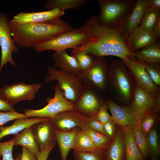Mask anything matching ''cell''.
I'll return each mask as SVG.
<instances>
[{
  "instance_id": "6da1fadb",
  "label": "cell",
  "mask_w": 160,
  "mask_h": 160,
  "mask_svg": "<svg viewBox=\"0 0 160 160\" xmlns=\"http://www.w3.org/2000/svg\"><path fill=\"white\" fill-rule=\"evenodd\" d=\"M79 29L88 36L87 41L80 46L86 53L94 57L111 55L126 60L137 59L124 25L112 28L102 26L98 23L97 16L93 15Z\"/></svg>"
},
{
  "instance_id": "7a4b0ae2",
  "label": "cell",
  "mask_w": 160,
  "mask_h": 160,
  "mask_svg": "<svg viewBox=\"0 0 160 160\" xmlns=\"http://www.w3.org/2000/svg\"><path fill=\"white\" fill-rule=\"evenodd\" d=\"M9 24L14 42L18 47L25 48L47 41L73 29L70 24L61 20L53 23L20 24L11 20Z\"/></svg>"
},
{
  "instance_id": "3957f363",
  "label": "cell",
  "mask_w": 160,
  "mask_h": 160,
  "mask_svg": "<svg viewBox=\"0 0 160 160\" xmlns=\"http://www.w3.org/2000/svg\"><path fill=\"white\" fill-rule=\"evenodd\" d=\"M136 0H97L100 12L97 16L101 26L109 28L124 25L136 4Z\"/></svg>"
},
{
  "instance_id": "277c9868",
  "label": "cell",
  "mask_w": 160,
  "mask_h": 160,
  "mask_svg": "<svg viewBox=\"0 0 160 160\" xmlns=\"http://www.w3.org/2000/svg\"><path fill=\"white\" fill-rule=\"evenodd\" d=\"M108 76L110 88L117 97L125 103L132 101L135 83L123 63L113 60L109 67Z\"/></svg>"
},
{
  "instance_id": "5b68a950",
  "label": "cell",
  "mask_w": 160,
  "mask_h": 160,
  "mask_svg": "<svg viewBox=\"0 0 160 160\" xmlns=\"http://www.w3.org/2000/svg\"><path fill=\"white\" fill-rule=\"evenodd\" d=\"M47 73L45 77L46 82L56 80L57 86L65 98L74 105L79 99L83 88L80 77L56 69L51 66L47 67Z\"/></svg>"
},
{
  "instance_id": "8992f818",
  "label": "cell",
  "mask_w": 160,
  "mask_h": 160,
  "mask_svg": "<svg viewBox=\"0 0 160 160\" xmlns=\"http://www.w3.org/2000/svg\"><path fill=\"white\" fill-rule=\"evenodd\" d=\"M88 39V35L84 31L79 28L73 29L47 41L35 45L33 47L38 52L48 50L57 52L69 48H75L85 44Z\"/></svg>"
},
{
  "instance_id": "52a82bcc",
  "label": "cell",
  "mask_w": 160,
  "mask_h": 160,
  "mask_svg": "<svg viewBox=\"0 0 160 160\" xmlns=\"http://www.w3.org/2000/svg\"><path fill=\"white\" fill-rule=\"evenodd\" d=\"M109 65L104 57H94L91 67L80 75L83 84L89 85L100 92L105 90L109 84Z\"/></svg>"
},
{
  "instance_id": "ba28073f",
  "label": "cell",
  "mask_w": 160,
  "mask_h": 160,
  "mask_svg": "<svg viewBox=\"0 0 160 160\" xmlns=\"http://www.w3.org/2000/svg\"><path fill=\"white\" fill-rule=\"evenodd\" d=\"M53 98L46 99L47 104L39 110L25 109L23 111L26 116L29 117H42L51 118L62 111L74 108V105L67 100L56 84L55 87Z\"/></svg>"
},
{
  "instance_id": "9c48e42d",
  "label": "cell",
  "mask_w": 160,
  "mask_h": 160,
  "mask_svg": "<svg viewBox=\"0 0 160 160\" xmlns=\"http://www.w3.org/2000/svg\"><path fill=\"white\" fill-rule=\"evenodd\" d=\"M9 20L7 15L0 12V47L1 56L0 64V75L4 65L9 62L12 66H16L12 57V52L19 51L18 47L14 42L11 33Z\"/></svg>"
},
{
  "instance_id": "30bf717a",
  "label": "cell",
  "mask_w": 160,
  "mask_h": 160,
  "mask_svg": "<svg viewBox=\"0 0 160 160\" xmlns=\"http://www.w3.org/2000/svg\"><path fill=\"white\" fill-rule=\"evenodd\" d=\"M41 86L39 84H26L23 82L4 85L0 88V95L13 106L20 101L33 99Z\"/></svg>"
},
{
  "instance_id": "8fae6325",
  "label": "cell",
  "mask_w": 160,
  "mask_h": 160,
  "mask_svg": "<svg viewBox=\"0 0 160 160\" xmlns=\"http://www.w3.org/2000/svg\"><path fill=\"white\" fill-rule=\"evenodd\" d=\"M83 84L80 97L74 105V109L86 117L95 115L105 101L96 89L89 85Z\"/></svg>"
},
{
  "instance_id": "7c38bea8",
  "label": "cell",
  "mask_w": 160,
  "mask_h": 160,
  "mask_svg": "<svg viewBox=\"0 0 160 160\" xmlns=\"http://www.w3.org/2000/svg\"><path fill=\"white\" fill-rule=\"evenodd\" d=\"M157 96L135 84L132 99L129 107L138 124L145 115L152 111Z\"/></svg>"
},
{
  "instance_id": "4fadbf2b",
  "label": "cell",
  "mask_w": 160,
  "mask_h": 160,
  "mask_svg": "<svg viewBox=\"0 0 160 160\" xmlns=\"http://www.w3.org/2000/svg\"><path fill=\"white\" fill-rule=\"evenodd\" d=\"M121 61L127 68L135 84L155 96L160 95L159 87L153 83L145 70V63L137 59L127 60L121 59Z\"/></svg>"
},
{
  "instance_id": "5bb4252c",
  "label": "cell",
  "mask_w": 160,
  "mask_h": 160,
  "mask_svg": "<svg viewBox=\"0 0 160 160\" xmlns=\"http://www.w3.org/2000/svg\"><path fill=\"white\" fill-rule=\"evenodd\" d=\"M64 14V11L57 8L38 12H21L15 15L12 20L20 24L53 23L60 21Z\"/></svg>"
},
{
  "instance_id": "9a60e30c",
  "label": "cell",
  "mask_w": 160,
  "mask_h": 160,
  "mask_svg": "<svg viewBox=\"0 0 160 160\" xmlns=\"http://www.w3.org/2000/svg\"><path fill=\"white\" fill-rule=\"evenodd\" d=\"M86 117L74 108L61 112L50 119L55 130L67 132L80 128L86 123Z\"/></svg>"
},
{
  "instance_id": "2e32d148",
  "label": "cell",
  "mask_w": 160,
  "mask_h": 160,
  "mask_svg": "<svg viewBox=\"0 0 160 160\" xmlns=\"http://www.w3.org/2000/svg\"><path fill=\"white\" fill-rule=\"evenodd\" d=\"M33 130L40 151H44L56 144L55 129L50 118L33 124Z\"/></svg>"
},
{
  "instance_id": "e0dca14e",
  "label": "cell",
  "mask_w": 160,
  "mask_h": 160,
  "mask_svg": "<svg viewBox=\"0 0 160 160\" xmlns=\"http://www.w3.org/2000/svg\"><path fill=\"white\" fill-rule=\"evenodd\" d=\"M105 103L111 114L112 119L116 125L123 128L134 127L138 124L129 106L121 107L111 100Z\"/></svg>"
},
{
  "instance_id": "ac0fdd59",
  "label": "cell",
  "mask_w": 160,
  "mask_h": 160,
  "mask_svg": "<svg viewBox=\"0 0 160 160\" xmlns=\"http://www.w3.org/2000/svg\"><path fill=\"white\" fill-rule=\"evenodd\" d=\"M129 42L133 52L142 48L160 41L153 33L139 26L128 35Z\"/></svg>"
},
{
  "instance_id": "d6986e66",
  "label": "cell",
  "mask_w": 160,
  "mask_h": 160,
  "mask_svg": "<svg viewBox=\"0 0 160 160\" xmlns=\"http://www.w3.org/2000/svg\"><path fill=\"white\" fill-rule=\"evenodd\" d=\"M114 137L104 151V160H125V150L122 128L116 125Z\"/></svg>"
},
{
  "instance_id": "ffe728a7",
  "label": "cell",
  "mask_w": 160,
  "mask_h": 160,
  "mask_svg": "<svg viewBox=\"0 0 160 160\" xmlns=\"http://www.w3.org/2000/svg\"><path fill=\"white\" fill-rule=\"evenodd\" d=\"M52 56L55 61L54 68L58 67L60 70L67 73L79 76V68L76 60L73 56L69 55L66 50L55 52Z\"/></svg>"
},
{
  "instance_id": "44dd1931",
  "label": "cell",
  "mask_w": 160,
  "mask_h": 160,
  "mask_svg": "<svg viewBox=\"0 0 160 160\" xmlns=\"http://www.w3.org/2000/svg\"><path fill=\"white\" fill-rule=\"evenodd\" d=\"M125 150V160H145L135 140L133 127L122 128Z\"/></svg>"
},
{
  "instance_id": "7402d4cb",
  "label": "cell",
  "mask_w": 160,
  "mask_h": 160,
  "mask_svg": "<svg viewBox=\"0 0 160 160\" xmlns=\"http://www.w3.org/2000/svg\"><path fill=\"white\" fill-rule=\"evenodd\" d=\"M48 118L33 117L31 118H17L15 119L13 123L8 126L0 127V142L4 137L18 133L28 127L39 122L44 121Z\"/></svg>"
},
{
  "instance_id": "603a6c76",
  "label": "cell",
  "mask_w": 160,
  "mask_h": 160,
  "mask_svg": "<svg viewBox=\"0 0 160 160\" xmlns=\"http://www.w3.org/2000/svg\"><path fill=\"white\" fill-rule=\"evenodd\" d=\"M33 125L25 129L20 133L14 135V146L20 145L25 148L37 156L40 150L33 134Z\"/></svg>"
},
{
  "instance_id": "cb8c5ba5",
  "label": "cell",
  "mask_w": 160,
  "mask_h": 160,
  "mask_svg": "<svg viewBox=\"0 0 160 160\" xmlns=\"http://www.w3.org/2000/svg\"><path fill=\"white\" fill-rule=\"evenodd\" d=\"M147 5L146 0L136 1L135 6L124 25V29L128 35L140 24Z\"/></svg>"
},
{
  "instance_id": "d4e9b609",
  "label": "cell",
  "mask_w": 160,
  "mask_h": 160,
  "mask_svg": "<svg viewBox=\"0 0 160 160\" xmlns=\"http://www.w3.org/2000/svg\"><path fill=\"white\" fill-rule=\"evenodd\" d=\"M80 129V127H78L67 132L55 129V140L59 146L62 160H66L67 155L72 149L75 136Z\"/></svg>"
},
{
  "instance_id": "484cf974",
  "label": "cell",
  "mask_w": 160,
  "mask_h": 160,
  "mask_svg": "<svg viewBox=\"0 0 160 160\" xmlns=\"http://www.w3.org/2000/svg\"><path fill=\"white\" fill-rule=\"evenodd\" d=\"M138 60L147 63H160V43L158 41L135 52Z\"/></svg>"
},
{
  "instance_id": "4316f807",
  "label": "cell",
  "mask_w": 160,
  "mask_h": 160,
  "mask_svg": "<svg viewBox=\"0 0 160 160\" xmlns=\"http://www.w3.org/2000/svg\"><path fill=\"white\" fill-rule=\"evenodd\" d=\"M72 149L81 152H91L97 149L90 136L81 129L75 136Z\"/></svg>"
},
{
  "instance_id": "83f0119b",
  "label": "cell",
  "mask_w": 160,
  "mask_h": 160,
  "mask_svg": "<svg viewBox=\"0 0 160 160\" xmlns=\"http://www.w3.org/2000/svg\"><path fill=\"white\" fill-rule=\"evenodd\" d=\"M80 128L90 136L97 149L103 152L108 147L112 141L103 134L89 127L86 123L83 124Z\"/></svg>"
},
{
  "instance_id": "f1b7e54d",
  "label": "cell",
  "mask_w": 160,
  "mask_h": 160,
  "mask_svg": "<svg viewBox=\"0 0 160 160\" xmlns=\"http://www.w3.org/2000/svg\"><path fill=\"white\" fill-rule=\"evenodd\" d=\"M87 0H48L43 6L49 10L58 8L64 11L67 9H77L85 4Z\"/></svg>"
},
{
  "instance_id": "f546056e",
  "label": "cell",
  "mask_w": 160,
  "mask_h": 160,
  "mask_svg": "<svg viewBox=\"0 0 160 160\" xmlns=\"http://www.w3.org/2000/svg\"><path fill=\"white\" fill-rule=\"evenodd\" d=\"M70 55L75 59L79 65L80 75L88 70L92 65L94 58L92 55L88 54L84 51L80 46L72 49Z\"/></svg>"
},
{
  "instance_id": "4dcf8cb0",
  "label": "cell",
  "mask_w": 160,
  "mask_h": 160,
  "mask_svg": "<svg viewBox=\"0 0 160 160\" xmlns=\"http://www.w3.org/2000/svg\"><path fill=\"white\" fill-rule=\"evenodd\" d=\"M159 19L160 10L153 8L147 4L144 15L140 24V26L153 33L157 23Z\"/></svg>"
},
{
  "instance_id": "1f68e13d",
  "label": "cell",
  "mask_w": 160,
  "mask_h": 160,
  "mask_svg": "<svg viewBox=\"0 0 160 160\" xmlns=\"http://www.w3.org/2000/svg\"><path fill=\"white\" fill-rule=\"evenodd\" d=\"M156 129L153 127L147 136L149 158L151 160H159L160 155V147L158 142Z\"/></svg>"
},
{
  "instance_id": "d6a6232c",
  "label": "cell",
  "mask_w": 160,
  "mask_h": 160,
  "mask_svg": "<svg viewBox=\"0 0 160 160\" xmlns=\"http://www.w3.org/2000/svg\"><path fill=\"white\" fill-rule=\"evenodd\" d=\"M133 134L135 142L143 156L145 160H147L150 154L147 136L142 133L139 124L133 127Z\"/></svg>"
},
{
  "instance_id": "836d02e7",
  "label": "cell",
  "mask_w": 160,
  "mask_h": 160,
  "mask_svg": "<svg viewBox=\"0 0 160 160\" xmlns=\"http://www.w3.org/2000/svg\"><path fill=\"white\" fill-rule=\"evenodd\" d=\"M158 121L157 116L152 111L145 115L139 124L142 133L147 136L154 124Z\"/></svg>"
},
{
  "instance_id": "e575fe53",
  "label": "cell",
  "mask_w": 160,
  "mask_h": 160,
  "mask_svg": "<svg viewBox=\"0 0 160 160\" xmlns=\"http://www.w3.org/2000/svg\"><path fill=\"white\" fill-rule=\"evenodd\" d=\"M14 146L13 138L6 142H0V152L3 160H20L21 153H19L15 159L12 156V151Z\"/></svg>"
},
{
  "instance_id": "d590c367",
  "label": "cell",
  "mask_w": 160,
  "mask_h": 160,
  "mask_svg": "<svg viewBox=\"0 0 160 160\" xmlns=\"http://www.w3.org/2000/svg\"><path fill=\"white\" fill-rule=\"evenodd\" d=\"M73 153L75 160H104L103 152L98 149L87 152L73 151Z\"/></svg>"
},
{
  "instance_id": "8d00e7d4",
  "label": "cell",
  "mask_w": 160,
  "mask_h": 160,
  "mask_svg": "<svg viewBox=\"0 0 160 160\" xmlns=\"http://www.w3.org/2000/svg\"><path fill=\"white\" fill-rule=\"evenodd\" d=\"M145 69L151 79L156 86L160 85V64L145 63Z\"/></svg>"
},
{
  "instance_id": "74e56055",
  "label": "cell",
  "mask_w": 160,
  "mask_h": 160,
  "mask_svg": "<svg viewBox=\"0 0 160 160\" xmlns=\"http://www.w3.org/2000/svg\"><path fill=\"white\" fill-rule=\"evenodd\" d=\"M28 118L25 113H20L15 111L9 112L0 111V127L8 121L17 118Z\"/></svg>"
},
{
  "instance_id": "f35d334b",
  "label": "cell",
  "mask_w": 160,
  "mask_h": 160,
  "mask_svg": "<svg viewBox=\"0 0 160 160\" xmlns=\"http://www.w3.org/2000/svg\"><path fill=\"white\" fill-rule=\"evenodd\" d=\"M108 106L105 101L95 115L97 119L103 125L112 119L111 116L108 112Z\"/></svg>"
},
{
  "instance_id": "ab89813d",
  "label": "cell",
  "mask_w": 160,
  "mask_h": 160,
  "mask_svg": "<svg viewBox=\"0 0 160 160\" xmlns=\"http://www.w3.org/2000/svg\"><path fill=\"white\" fill-rule=\"evenodd\" d=\"M116 125L111 119L103 125V134L113 140L116 131Z\"/></svg>"
},
{
  "instance_id": "60d3db41",
  "label": "cell",
  "mask_w": 160,
  "mask_h": 160,
  "mask_svg": "<svg viewBox=\"0 0 160 160\" xmlns=\"http://www.w3.org/2000/svg\"><path fill=\"white\" fill-rule=\"evenodd\" d=\"M86 124L90 128L103 134V125L97 119L95 115L86 117Z\"/></svg>"
},
{
  "instance_id": "b9f144b4",
  "label": "cell",
  "mask_w": 160,
  "mask_h": 160,
  "mask_svg": "<svg viewBox=\"0 0 160 160\" xmlns=\"http://www.w3.org/2000/svg\"><path fill=\"white\" fill-rule=\"evenodd\" d=\"M20 160H37L36 156L28 149L22 147Z\"/></svg>"
},
{
  "instance_id": "7bdbcfd3",
  "label": "cell",
  "mask_w": 160,
  "mask_h": 160,
  "mask_svg": "<svg viewBox=\"0 0 160 160\" xmlns=\"http://www.w3.org/2000/svg\"><path fill=\"white\" fill-rule=\"evenodd\" d=\"M0 111L5 112L15 111L13 106L10 105L0 95Z\"/></svg>"
},
{
  "instance_id": "ee69618b",
  "label": "cell",
  "mask_w": 160,
  "mask_h": 160,
  "mask_svg": "<svg viewBox=\"0 0 160 160\" xmlns=\"http://www.w3.org/2000/svg\"><path fill=\"white\" fill-rule=\"evenodd\" d=\"M56 145V144H54L46 149L40 151L38 155L36 156L37 160H47L50 153Z\"/></svg>"
},
{
  "instance_id": "f6af8a7d",
  "label": "cell",
  "mask_w": 160,
  "mask_h": 160,
  "mask_svg": "<svg viewBox=\"0 0 160 160\" xmlns=\"http://www.w3.org/2000/svg\"><path fill=\"white\" fill-rule=\"evenodd\" d=\"M146 2L147 4L153 8L158 10H160V0H146Z\"/></svg>"
},
{
  "instance_id": "bcb514c9",
  "label": "cell",
  "mask_w": 160,
  "mask_h": 160,
  "mask_svg": "<svg viewBox=\"0 0 160 160\" xmlns=\"http://www.w3.org/2000/svg\"><path fill=\"white\" fill-rule=\"evenodd\" d=\"M160 109V94L157 97L156 100L152 111L156 114L159 113Z\"/></svg>"
},
{
  "instance_id": "7dc6e473",
  "label": "cell",
  "mask_w": 160,
  "mask_h": 160,
  "mask_svg": "<svg viewBox=\"0 0 160 160\" xmlns=\"http://www.w3.org/2000/svg\"><path fill=\"white\" fill-rule=\"evenodd\" d=\"M153 33L158 39L160 41V19L158 21L155 27Z\"/></svg>"
},
{
  "instance_id": "c3c4849f",
  "label": "cell",
  "mask_w": 160,
  "mask_h": 160,
  "mask_svg": "<svg viewBox=\"0 0 160 160\" xmlns=\"http://www.w3.org/2000/svg\"><path fill=\"white\" fill-rule=\"evenodd\" d=\"M2 156L0 152V158L1 157V156Z\"/></svg>"
}]
</instances>
